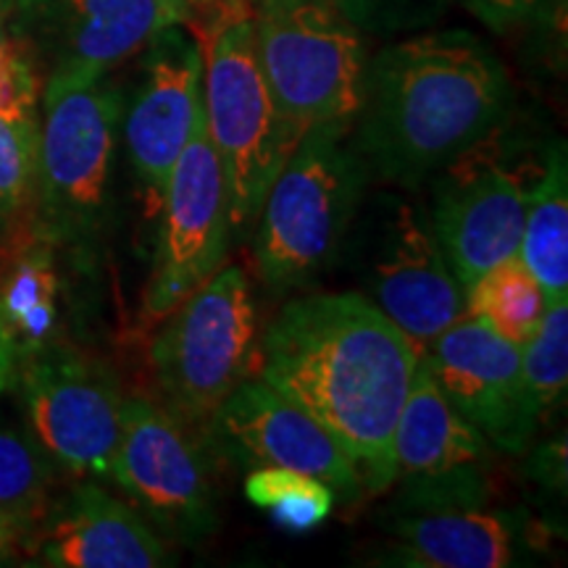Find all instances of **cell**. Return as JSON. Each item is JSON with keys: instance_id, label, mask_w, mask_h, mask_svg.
I'll return each instance as SVG.
<instances>
[{"instance_id": "cell-14", "label": "cell", "mask_w": 568, "mask_h": 568, "mask_svg": "<svg viewBox=\"0 0 568 568\" xmlns=\"http://www.w3.org/2000/svg\"><path fill=\"white\" fill-rule=\"evenodd\" d=\"M159 216L161 243L145 293V314L153 322L216 274L230 251V190L205 119L174 163Z\"/></svg>"}, {"instance_id": "cell-21", "label": "cell", "mask_w": 568, "mask_h": 568, "mask_svg": "<svg viewBox=\"0 0 568 568\" xmlns=\"http://www.w3.org/2000/svg\"><path fill=\"white\" fill-rule=\"evenodd\" d=\"M518 258L548 301L568 297V161L566 142L552 140L542 174L529 193Z\"/></svg>"}, {"instance_id": "cell-22", "label": "cell", "mask_w": 568, "mask_h": 568, "mask_svg": "<svg viewBox=\"0 0 568 568\" xmlns=\"http://www.w3.org/2000/svg\"><path fill=\"white\" fill-rule=\"evenodd\" d=\"M59 471L30 429L0 416V524L17 531L24 552L53 506Z\"/></svg>"}, {"instance_id": "cell-26", "label": "cell", "mask_w": 568, "mask_h": 568, "mask_svg": "<svg viewBox=\"0 0 568 568\" xmlns=\"http://www.w3.org/2000/svg\"><path fill=\"white\" fill-rule=\"evenodd\" d=\"M40 124L0 119V237L32 211Z\"/></svg>"}, {"instance_id": "cell-13", "label": "cell", "mask_w": 568, "mask_h": 568, "mask_svg": "<svg viewBox=\"0 0 568 568\" xmlns=\"http://www.w3.org/2000/svg\"><path fill=\"white\" fill-rule=\"evenodd\" d=\"M187 13L190 0H13L9 27L42 82L90 80L111 74Z\"/></svg>"}, {"instance_id": "cell-9", "label": "cell", "mask_w": 568, "mask_h": 568, "mask_svg": "<svg viewBox=\"0 0 568 568\" xmlns=\"http://www.w3.org/2000/svg\"><path fill=\"white\" fill-rule=\"evenodd\" d=\"M205 453L209 445L172 410L148 397H130L122 406L111 481L163 537L197 548L219 527Z\"/></svg>"}, {"instance_id": "cell-10", "label": "cell", "mask_w": 568, "mask_h": 568, "mask_svg": "<svg viewBox=\"0 0 568 568\" xmlns=\"http://www.w3.org/2000/svg\"><path fill=\"white\" fill-rule=\"evenodd\" d=\"M17 385L30 432L61 471L111 481L124 397L109 368L48 343L21 355Z\"/></svg>"}, {"instance_id": "cell-3", "label": "cell", "mask_w": 568, "mask_h": 568, "mask_svg": "<svg viewBox=\"0 0 568 568\" xmlns=\"http://www.w3.org/2000/svg\"><path fill=\"white\" fill-rule=\"evenodd\" d=\"M255 0H190L203 59L205 130L222 159L234 232H247L303 134L276 109L255 48Z\"/></svg>"}, {"instance_id": "cell-4", "label": "cell", "mask_w": 568, "mask_h": 568, "mask_svg": "<svg viewBox=\"0 0 568 568\" xmlns=\"http://www.w3.org/2000/svg\"><path fill=\"white\" fill-rule=\"evenodd\" d=\"M368 182L351 124L303 132L255 219L253 255L261 280L287 293L335 264L364 209Z\"/></svg>"}, {"instance_id": "cell-30", "label": "cell", "mask_w": 568, "mask_h": 568, "mask_svg": "<svg viewBox=\"0 0 568 568\" xmlns=\"http://www.w3.org/2000/svg\"><path fill=\"white\" fill-rule=\"evenodd\" d=\"M531 477L539 485L550 487L552 493H566V437L550 439L535 453V464H531Z\"/></svg>"}, {"instance_id": "cell-12", "label": "cell", "mask_w": 568, "mask_h": 568, "mask_svg": "<svg viewBox=\"0 0 568 568\" xmlns=\"http://www.w3.org/2000/svg\"><path fill=\"white\" fill-rule=\"evenodd\" d=\"M364 222V295L424 351L464 316V287L447 266L429 213L410 197L385 195Z\"/></svg>"}, {"instance_id": "cell-18", "label": "cell", "mask_w": 568, "mask_h": 568, "mask_svg": "<svg viewBox=\"0 0 568 568\" xmlns=\"http://www.w3.org/2000/svg\"><path fill=\"white\" fill-rule=\"evenodd\" d=\"M30 556L53 568L174 566L166 537L132 503L84 479L53 500L30 539Z\"/></svg>"}, {"instance_id": "cell-33", "label": "cell", "mask_w": 568, "mask_h": 568, "mask_svg": "<svg viewBox=\"0 0 568 568\" xmlns=\"http://www.w3.org/2000/svg\"><path fill=\"white\" fill-rule=\"evenodd\" d=\"M11 3H13V0H0V11L9 13L11 11Z\"/></svg>"}, {"instance_id": "cell-28", "label": "cell", "mask_w": 568, "mask_h": 568, "mask_svg": "<svg viewBox=\"0 0 568 568\" xmlns=\"http://www.w3.org/2000/svg\"><path fill=\"white\" fill-rule=\"evenodd\" d=\"M347 19L368 34L416 32L435 24L450 0H332Z\"/></svg>"}, {"instance_id": "cell-15", "label": "cell", "mask_w": 568, "mask_h": 568, "mask_svg": "<svg viewBox=\"0 0 568 568\" xmlns=\"http://www.w3.org/2000/svg\"><path fill=\"white\" fill-rule=\"evenodd\" d=\"M142 74L126 103L122 138L138 176L145 213H161L169 176L205 119L201 48L184 24H172L142 48Z\"/></svg>"}, {"instance_id": "cell-31", "label": "cell", "mask_w": 568, "mask_h": 568, "mask_svg": "<svg viewBox=\"0 0 568 568\" xmlns=\"http://www.w3.org/2000/svg\"><path fill=\"white\" fill-rule=\"evenodd\" d=\"M19 345L13 339L11 329L6 326L3 316H0V395L9 393L17 385V372H19Z\"/></svg>"}, {"instance_id": "cell-27", "label": "cell", "mask_w": 568, "mask_h": 568, "mask_svg": "<svg viewBox=\"0 0 568 568\" xmlns=\"http://www.w3.org/2000/svg\"><path fill=\"white\" fill-rule=\"evenodd\" d=\"M42 77L32 55L0 11V119L11 124H40Z\"/></svg>"}, {"instance_id": "cell-20", "label": "cell", "mask_w": 568, "mask_h": 568, "mask_svg": "<svg viewBox=\"0 0 568 568\" xmlns=\"http://www.w3.org/2000/svg\"><path fill=\"white\" fill-rule=\"evenodd\" d=\"M51 240L30 222H19L0 237V316L19 353L55 343L61 311V276Z\"/></svg>"}, {"instance_id": "cell-29", "label": "cell", "mask_w": 568, "mask_h": 568, "mask_svg": "<svg viewBox=\"0 0 568 568\" xmlns=\"http://www.w3.org/2000/svg\"><path fill=\"white\" fill-rule=\"evenodd\" d=\"M466 9L493 32H508L545 19L558 0H464Z\"/></svg>"}, {"instance_id": "cell-24", "label": "cell", "mask_w": 568, "mask_h": 568, "mask_svg": "<svg viewBox=\"0 0 568 568\" xmlns=\"http://www.w3.org/2000/svg\"><path fill=\"white\" fill-rule=\"evenodd\" d=\"M245 495L255 508L266 510L282 529L293 535L316 529L335 508V489L326 481L282 466L251 468Z\"/></svg>"}, {"instance_id": "cell-8", "label": "cell", "mask_w": 568, "mask_h": 568, "mask_svg": "<svg viewBox=\"0 0 568 568\" xmlns=\"http://www.w3.org/2000/svg\"><path fill=\"white\" fill-rule=\"evenodd\" d=\"M151 345L161 406L193 429L253 368L258 314L243 268H219L169 316Z\"/></svg>"}, {"instance_id": "cell-23", "label": "cell", "mask_w": 568, "mask_h": 568, "mask_svg": "<svg viewBox=\"0 0 568 568\" xmlns=\"http://www.w3.org/2000/svg\"><path fill=\"white\" fill-rule=\"evenodd\" d=\"M545 308L548 297L518 255L487 268L464 287V316L479 318L514 345L527 343Z\"/></svg>"}, {"instance_id": "cell-6", "label": "cell", "mask_w": 568, "mask_h": 568, "mask_svg": "<svg viewBox=\"0 0 568 568\" xmlns=\"http://www.w3.org/2000/svg\"><path fill=\"white\" fill-rule=\"evenodd\" d=\"M548 145L514 130V113L432 176L429 222L460 287L518 255L529 193L542 174Z\"/></svg>"}, {"instance_id": "cell-32", "label": "cell", "mask_w": 568, "mask_h": 568, "mask_svg": "<svg viewBox=\"0 0 568 568\" xmlns=\"http://www.w3.org/2000/svg\"><path fill=\"white\" fill-rule=\"evenodd\" d=\"M21 550H24L21 537L11 527L0 524V564H11V560L17 558Z\"/></svg>"}, {"instance_id": "cell-2", "label": "cell", "mask_w": 568, "mask_h": 568, "mask_svg": "<svg viewBox=\"0 0 568 568\" xmlns=\"http://www.w3.org/2000/svg\"><path fill=\"white\" fill-rule=\"evenodd\" d=\"M514 111V82L485 40L422 32L368 59L351 140L372 180L416 190Z\"/></svg>"}, {"instance_id": "cell-7", "label": "cell", "mask_w": 568, "mask_h": 568, "mask_svg": "<svg viewBox=\"0 0 568 568\" xmlns=\"http://www.w3.org/2000/svg\"><path fill=\"white\" fill-rule=\"evenodd\" d=\"M253 27L276 109L297 134L353 124L368 53L364 32L332 0H255Z\"/></svg>"}, {"instance_id": "cell-16", "label": "cell", "mask_w": 568, "mask_h": 568, "mask_svg": "<svg viewBox=\"0 0 568 568\" xmlns=\"http://www.w3.org/2000/svg\"><path fill=\"white\" fill-rule=\"evenodd\" d=\"M211 453L234 466H282L311 474L335 489V497L355 500L366 493L364 479L337 439L293 400L264 379H245L219 403L203 426Z\"/></svg>"}, {"instance_id": "cell-5", "label": "cell", "mask_w": 568, "mask_h": 568, "mask_svg": "<svg viewBox=\"0 0 568 568\" xmlns=\"http://www.w3.org/2000/svg\"><path fill=\"white\" fill-rule=\"evenodd\" d=\"M30 222L55 247L92 253L109 222L126 95L111 74L42 82Z\"/></svg>"}, {"instance_id": "cell-25", "label": "cell", "mask_w": 568, "mask_h": 568, "mask_svg": "<svg viewBox=\"0 0 568 568\" xmlns=\"http://www.w3.org/2000/svg\"><path fill=\"white\" fill-rule=\"evenodd\" d=\"M521 351V379L531 406L542 418L564 400L568 385V297L548 301L537 329Z\"/></svg>"}, {"instance_id": "cell-17", "label": "cell", "mask_w": 568, "mask_h": 568, "mask_svg": "<svg viewBox=\"0 0 568 568\" xmlns=\"http://www.w3.org/2000/svg\"><path fill=\"white\" fill-rule=\"evenodd\" d=\"M439 393L495 450L524 453L539 426L521 379V351L474 316H460L422 351Z\"/></svg>"}, {"instance_id": "cell-19", "label": "cell", "mask_w": 568, "mask_h": 568, "mask_svg": "<svg viewBox=\"0 0 568 568\" xmlns=\"http://www.w3.org/2000/svg\"><path fill=\"white\" fill-rule=\"evenodd\" d=\"M385 564L410 568H508L537 556L535 529L485 508L395 514Z\"/></svg>"}, {"instance_id": "cell-11", "label": "cell", "mask_w": 568, "mask_h": 568, "mask_svg": "<svg viewBox=\"0 0 568 568\" xmlns=\"http://www.w3.org/2000/svg\"><path fill=\"white\" fill-rule=\"evenodd\" d=\"M397 514L485 508L495 489V447L439 393L424 361L393 439Z\"/></svg>"}, {"instance_id": "cell-1", "label": "cell", "mask_w": 568, "mask_h": 568, "mask_svg": "<svg viewBox=\"0 0 568 568\" xmlns=\"http://www.w3.org/2000/svg\"><path fill=\"white\" fill-rule=\"evenodd\" d=\"M261 379L337 439L368 493L393 481L397 416L422 361L414 339L364 293L290 301L255 355Z\"/></svg>"}]
</instances>
